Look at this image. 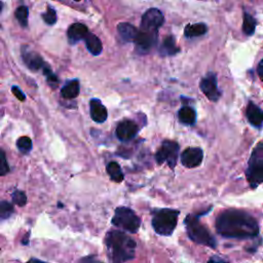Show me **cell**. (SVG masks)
I'll return each mask as SVG.
<instances>
[{"label":"cell","mask_w":263,"mask_h":263,"mask_svg":"<svg viewBox=\"0 0 263 263\" xmlns=\"http://www.w3.org/2000/svg\"><path fill=\"white\" fill-rule=\"evenodd\" d=\"M80 91V85H79V81L77 79L71 80L68 83H66L62 89H61V96L64 99L67 100H71V99H75L77 98V96L79 95Z\"/></svg>","instance_id":"ac0fdd59"},{"label":"cell","mask_w":263,"mask_h":263,"mask_svg":"<svg viewBox=\"0 0 263 263\" xmlns=\"http://www.w3.org/2000/svg\"><path fill=\"white\" fill-rule=\"evenodd\" d=\"M42 73L45 75L46 80H47V82H48V84L50 85L51 88H55V87L59 85V78H58V76L52 72L51 68H50L48 65L42 70Z\"/></svg>","instance_id":"484cf974"},{"label":"cell","mask_w":263,"mask_h":263,"mask_svg":"<svg viewBox=\"0 0 263 263\" xmlns=\"http://www.w3.org/2000/svg\"><path fill=\"white\" fill-rule=\"evenodd\" d=\"M117 32L123 41L134 42L138 34V29L132 24L120 23L117 25Z\"/></svg>","instance_id":"2e32d148"},{"label":"cell","mask_w":263,"mask_h":263,"mask_svg":"<svg viewBox=\"0 0 263 263\" xmlns=\"http://www.w3.org/2000/svg\"><path fill=\"white\" fill-rule=\"evenodd\" d=\"M246 114L249 122L253 126L260 127L263 124V111L253 102H250L248 104Z\"/></svg>","instance_id":"9a60e30c"},{"label":"cell","mask_w":263,"mask_h":263,"mask_svg":"<svg viewBox=\"0 0 263 263\" xmlns=\"http://www.w3.org/2000/svg\"><path fill=\"white\" fill-rule=\"evenodd\" d=\"M12 200L15 204L20 205V206H23L27 203V196H26V193L21 191V190H15L13 193H12Z\"/></svg>","instance_id":"f1b7e54d"},{"label":"cell","mask_w":263,"mask_h":263,"mask_svg":"<svg viewBox=\"0 0 263 263\" xmlns=\"http://www.w3.org/2000/svg\"><path fill=\"white\" fill-rule=\"evenodd\" d=\"M185 226L189 238L199 245L215 248L217 242L213 235L210 233L208 228L202 225L198 218L194 215H188L185 219Z\"/></svg>","instance_id":"277c9868"},{"label":"cell","mask_w":263,"mask_h":263,"mask_svg":"<svg viewBox=\"0 0 263 263\" xmlns=\"http://www.w3.org/2000/svg\"><path fill=\"white\" fill-rule=\"evenodd\" d=\"M179 211L172 209L155 210L152 215V227L157 234L171 235L178 222Z\"/></svg>","instance_id":"3957f363"},{"label":"cell","mask_w":263,"mask_h":263,"mask_svg":"<svg viewBox=\"0 0 263 263\" xmlns=\"http://www.w3.org/2000/svg\"><path fill=\"white\" fill-rule=\"evenodd\" d=\"M11 91H12V93L18 99V100H21V101H25V99H26V96H25V93L20 89V87H17V86H12L11 87Z\"/></svg>","instance_id":"4dcf8cb0"},{"label":"cell","mask_w":263,"mask_h":263,"mask_svg":"<svg viewBox=\"0 0 263 263\" xmlns=\"http://www.w3.org/2000/svg\"><path fill=\"white\" fill-rule=\"evenodd\" d=\"M88 33V29L84 24L81 23H74L72 24L68 31H67V36L68 40L71 44H75L79 42L80 40L84 39L86 34Z\"/></svg>","instance_id":"5bb4252c"},{"label":"cell","mask_w":263,"mask_h":263,"mask_svg":"<svg viewBox=\"0 0 263 263\" xmlns=\"http://www.w3.org/2000/svg\"><path fill=\"white\" fill-rule=\"evenodd\" d=\"M178 118L179 121L186 125H192L195 123L196 120V113L193 108L189 106H183L178 111Z\"/></svg>","instance_id":"ffe728a7"},{"label":"cell","mask_w":263,"mask_h":263,"mask_svg":"<svg viewBox=\"0 0 263 263\" xmlns=\"http://www.w3.org/2000/svg\"><path fill=\"white\" fill-rule=\"evenodd\" d=\"M256 25H257L256 20L251 14L245 12L243 13V23H242L243 33L248 36L253 35L255 32V29H256Z\"/></svg>","instance_id":"603a6c76"},{"label":"cell","mask_w":263,"mask_h":263,"mask_svg":"<svg viewBox=\"0 0 263 263\" xmlns=\"http://www.w3.org/2000/svg\"><path fill=\"white\" fill-rule=\"evenodd\" d=\"M138 130L139 127L135 121L125 119L118 123L116 127V137L120 141H129L136 137Z\"/></svg>","instance_id":"7c38bea8"},{"label":"cell","mask_w":263,"mask_h":263,"mask_svg":"<svg viewBox=\"0 0 263 263\" xmlns=\"http://www.w3.org/2000/svg\"><path fill=\"white\" fill-rule=\"evenodd\" d=\"M13 214V205L6 201H0V220H6Z\"/></svg>","instance_id":"d4e9b609"},{"label":"cell","mask_w":263,"mask_h":263,"mask_svg":"<svg viewBox=\"0 0 263 263\" xmlns=\"http://www.w3.org/2000/svg\"><path fill=\"white\" fill-rule=\"evenodd\" d=\"M9 172V165L6 160L5 154L0 150V176H4Z\"/></svg>","instance_id":"f546056e"},{"label":"cell","mask_w":263,"mask_h":263,"mask_svg":"<svg viewBox=\"0 0 263 263\" xmlns=\"http://www.w3.org/2000/svg\"><path fill=\"white\" fill-rule=\"evenodd\" d=\"M199 87L203 95L211 101L216 102L220 98V91L217 87V78L214 73H209L200 80Z\"/></svg>","instance_id":"30bf717a"},{"label":"cell","mask_w":263,"mask_h":263,"mask_svg":"<svg viewBox=\"0 0 263 263\" xmlns=\"http://www.w3.org/2000/svg\"><path fill=\"white\" fill-rule=\"evenodd\" d=\"M208 27L203 23H196V24H191L185 27L184 29V35L187 38H193V37H198L202 36L206 33Z\"/></svg>","instance_id":"44dd1931"},{"label":"cell","mask_w":263,"mask_h":263,"mask_svg":"<svg viewBox=\"0 0 263 263\" xmlns=\"http://www.w3.org/2000/svg\"><path fill=\"white\" fill-rule=\"evenodd\" d=\"M112 224L123 231L136 233L140 228L141 221L133 210L125 206H119L115 210Z\"/></svg>","instance_id":"52a82bcc"},{"label":"cell","mask_w":263,"mask_h":263,"mask_svg":"<svg viewBox=\"0 0 263 263\" xmlns=\"http://www.w3.org/2000/svg\"><path fill=\"white\" fill-rule=\"evenodd\" d=\"M89 112L90 117L93 121L98 123H103L108 116L106 107L102 104L99 99H91L89 102Z\"/></svg>","instance_id":"4fadbf2b"},{"label":"cell","mask_w":263,"mask_h":263,"mask_svg":"<svg viewBox=\"0 0 263 263\" xmlns=\"http://www.w3.org/2000/svg\"><path fill=\"white\" fill-rule=\"evenodd\" d=\"M203 158V151L198 147H188L181 154V162L186 167L198 166Z\"/></svg>","instance_id":"8fae6325"},{"label":"cell","mask_w":263,"mask_h":263,"mask_svg":"<svg viewBox=\"0 0 263 263\" xmlns=\"http://www.w3.org/2000/svg\"><path fill=\"white\" fill-rule=\"evenodd\" d=\"M179 47L176 44V40L173 36H166L159 47V52L161 55H175L179 52Z\"/></svg>","instance_id":"d6986e66"},{"label":"cell","mask_w":263,"mask_h":263,"mask_svg":"<svg viewBox=\"0 0 263 263\" xmlns=\"http://www.w3.org/2000/svg\"><path fill=\"white\" fill-rule=\"evenodd\" d=\"M2 8H3V3H2V2H0V12H1Z\"/></svg>","instance_id":"d6a6232c"},{"label":"cell","mask_w":263,"mask_h":263,"mask_svg":"<svg viewBox=\"0 0 263 263\" xmlns=\"http://www.w3.org/2000/svg\"><path fill=\"white\" fill-rule=\"evenodd\" d=\"M74 1H80V0H74Z\"/></svg>","instance_id":"836d02e7"},{"label":"cell","mask_w":263,"mask_h":263,"mask_svg":"<svg viewBox=\"0 0 263 263\" xmlns=\"http://www.w3.org/2000/svg\"><path fill=\"white\" fill-rule=\"evenodd\" d=\"M22 58L26 66L31 70V71H39L43 70L47 64L44 62L42 57L37 53L36 51L32 50L28 46L24 45L22 46Z\"/></svg>","instance_id":"9c48e42d"},{"label":"cell","mask_w":263,"mask_h":263,"mask_svg":"<svg viewBox=\"0 0 263 263\" xmlns=\"http://www.w3.org/2000/svg\"><path fill=\"white\" fill-rule=\"evenodd\" d=\"M178 152H179V145L174 141L165 140L162 142L160 148L156 152L155 159L158 164L167 162V164L172 168H174L177 163Z\"/></svg>","instance_id":"ba28073f"},{"label":"cell","mask_w":263,"mask_h":263,"mask_svg":"<svg viewBox=\"0 0 263 263\" xmlns=\"http://www.w3.org/2000/svg\"><path fill=\"white\" fill-rule=\"evenodd\" d=\"M246 177L252 188L263 183V143H259L254 148L249 159Z\"/></svg>","instance_id":"5b68a950"},{"label":"cell","mask_w":263,"mask_h":263,"mask_svg":"<svg viewBox=\"0 0 263 263\" xmlns=\"http://www.w3.org/2000/svg\"><path fill=\"white\" fill-rule=\"evenodd\" d=\"M257 72H258V75H259L260 79L263 81V59H262V60L259 62V64H258Z\"/></svg>","instance_id":"1f68e13d"},{"label":"cell","mask_w":263,"mask_h":263,"mask_svg":"<svg viewBox=\"0 0 263 263\" xmlns=\"http://www.w3.org/2000/svg\"><path fill=\"white\" fill-rule=\"evenodd\" d=\"M105 243L112 262H125L134 259L136 242L120 230H110L106 234Z\"/></svg>","instance_id":"7a4b0ae2"},{"label":"cell","mask_w":263,"mask_h":263,"mask_svg":"<svg viewBox=\"0 0 263 263\" xmlns=\"http://www.w3.org/2000/svg\"><path fill=\"white\" fill-rule=\"evenodd\" d=\"M42 18L47 25H54L55 22H57V12H55V10L52 7L48 6L46 11L42 14Z\"/></svg>","instance_id":"83f0119b"},{"label":"cell","mask_w":263,"mask_h":263,"mask_svg":"<svg viewBox=\"0 0 263 263\" xmlns=\"http://www.w3.org/2000/svg\"><path fill=\"white\" fill-rule=\"evenodd\" d=\"M217 232L228 238H251L259 234V225L249 213L240 210H226L216 219Z\"/></svg>","instance_id":"6da1fadb"},{"label":"cell","mask_w":263,"mask_h":263,"mask_svg":"<svg viewBox=\"0 0 263 263\" xmlns=\"http://www.w3.org/2000/svg\"><path fill=\"white\" fill-rule=\"evenodd\" d=\"M16 146L22 153H28L32 149V141L29 137H21L16 141Z\"/></svg>","instance_id":"4316f807"},{"label":"cell","mask_w":263,"mask_h":263,"mask_svg":"<svg viewBox=\"0 0 263 263\" xmlns=\"http://www.w3.org/2000/svg\"><path fill=\"white\" fill-rule=\"evenodd\" d=\"M107 173L109 177L114 181V182H121L123 180V173L119 166V164L116 161H111L107 164Z\"/></svg>","instance_id":"7402d4cb"},{"label":"cell","mask_w":263,"mask_h":263,"mask_svg":"<svg viewBox=\"0 0 263 263\" xmlns=\"http://www.w3.org/2000/svg\"><path fill=\"white\" fill-rule=\"evenodd\" d=\"M84 41H85L86 48L88 49V51L91 54L99 55L102 52V49H103L102 42H101L100 38L98 36H96L95 34L88 32L86 34V36L84 37Z\"/></svg>","instance_id":"e0dca14e"},{"label":"cell","mask_w":263,"mask_h":263,"mask_svg":"<svg viewBox=\"0 0 263 263\" xmlns=\"http://www.w3.org/2000/svg\"><path fill=\"white\" fill-rule=\"evenodd\" d=\"M163 22L164 16L162 12L157 8H150L142 16L139 34L144 37L157 40L158 29L162 26Z\"/></svg>","instance_id":"8992f818"},{"label":"cell","mask_w":263,"mask_h":263,"mask_svg":"<svg viewBox=\"0 0 263 263\" xmlns=\"http://www.w3.org/2000/svg\"><path fill=\"white\" fill-rule=\"evenodd\" d=\"M15 17L18 21L20 25L22 27H27L28 25V16H29V10L28 7L25 5H22L16 8L15 10Z\"/></svg>","instance_id":"cb8c5ba5"}]
</instances>
